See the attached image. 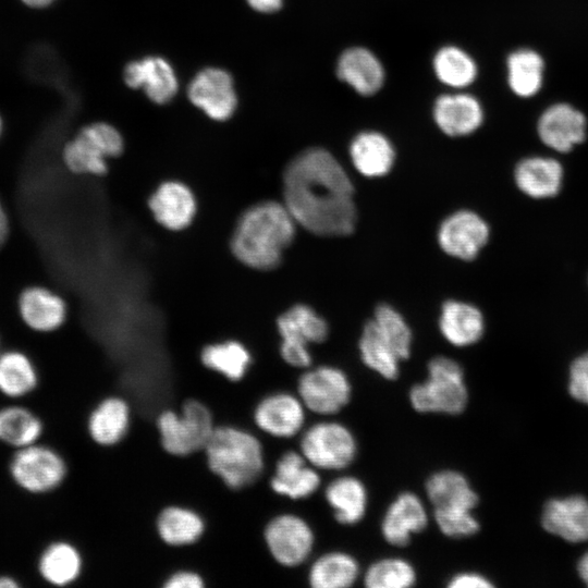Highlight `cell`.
<instances>
[{"mask_svg":"<svg viewBox=\"0 0 588 588\" xmlns=\"http://www.w3.org/2000/svg\"><path fill=\"white\" fill-rule=\"evenodd\" d=\"M284 205L297 224L320 236L351 234L356 224L352 182L327 150L298 154L283 174Z\"/></svg>","mask_w":588,"mask_h":588,"instance_id":"obj_1","label":"cell"},{"mask_svg":"<svg viewBox=\"0 0 588 588\" xmlns=\"http://www.w3.org/2000/svg\"><path fill=\"white\" fill-rule=\"evenodd\" d=\"M296 224L284 204L273 200L256 204L241 216L235 226L232 253L250 268L273 269L293 241Z\"/></svg>","mask_w":588,"mask_h":588,"instance_id":"obj_2","label":"cell"},{"mask_svg":"<svg viewBox=\"0 0 588 588\" xmlns=\"http://www.w3.org/2000/svg\"><path fill=\"white\" fill-rule=\"evenodd\" d=\"M204 452L210 471L233 490L254 483L265 467L260 441L238 427L216 426Z\"/></svg>","mask_w":588,"mask_h":588,"instance_id":"obj_3","label":"cell"},{"mask_svg":"<svg viewBox=\"0 0 588 588\" xmlns=\"http://www.w3.org/2000/svg\"><path fill=\"white\" fill-rule=\"evenodd\" d=\"M156 426L162 449L177 457L204 451L216 428L211 411L195 399L186 400L180 412L162 411Z\"/></svg>","mask_w":588,"mask_h":588,"instance_id":"obj_4","label":"cell"},{"mask_svg":"<svg viewBox=\"0 0 588 588\" xmlns=\"http://www.w3.org/2000/svg\"><path fill=\"white\" fill-rule=\"evenodd\" d=\"M467 399L462 367L444 356L432 358L428 363L427 380L409 391L411 404L419 413L456 415L464 411Z\"/></svg>","mask_w":588,"mask_h":588,"instance_id":"obj_5","label":"cell"},{"mask_svg":"<svg viewBox=\"0 0 588 588\" xmlns=\"http://www.w3.org/2000/svg\"><path fill=\"white\" fill-rule=\"evenodd\" d=\"M123 148V137L114 126L95 122L65 145L63 159L74 173L102 175L108 171L107 158L120 156Z\"/></svg>","mask_w":588,"mask_h":588,"instance_id":"obj_6","label":"cell"},{"mask_svg":"<svg viewBox=\"0 0 588 588\" xmlns=\"http://www.w3.org/2000/svg\"><path fill=\"white\" fill-rule=\"evenodd\" d=\"M301 451L315 468L338 470L347 467L357 453L356 440L348 428L334 421L309 427L302 437Z\"/></svg>","mask_w":588,"mask_h":588,"instance_id":"obj_7","label":"cell"},{"mask_svg":"<svg viewBox=\"0 0 588 588\" xmlns=\"http://www.w3.org/2000/svg\"><path fill=\"white\" fill-rule=\"evenodd\" d=\"M9 469L14 482L30 493L54 490L68 471L63 457L57 451L36 443L19 449Z\"/></svg>","mask_w":588,"mask_h":588,"instance_id":"obj_8","label":"cell"},{"mask_svg":"<svg viewBox=\"0 0 588 588\" xmlns=\"http://www.w3.org/2000/svg\"><path fill=\"white\" fill-rule=\"evenodd\" d=\"M298 396L306 408L330 415L350 401L352 387L345 372L332 366H320L304 372L297 384Z\"/></svg>","mask_w":588,"mask_h":588,"instance_id":"obj_9","label":"cell"},{"mask_svg":"<svg viewBox=\"0 0 588 588\" xmlns=\"http://www.w3.org/2000/svg\"><path fill=\"white\" fill-rule=\"evenodd\" d=\"M264 539L271 556L287 567L306 561L315 541L309 524L294 514H281L269 520Z\"/></svg>","mask_w":588,"mask_h":588,"instance_id":"obj_10","label":"cell"},{"mask_svg":"<svg viewBox=\"0 0 588 588\" xmlns=\"http://www.w3.org/2000/svg\"><path fill=\"white\" fill-rule=\"evenodd\" d=\"M189 101L213 121L230 119L237 108L232 75L221 68H206L195 74L187 88Z\"/></svg>","mask_w":588,"mask_h":588,"instance_id":"obj_11","label":"cell"},{"mask_svg":"<svg viewBox=\"0 0 588 588\" xmlns=\"http://www.w3.org/2000/svg\"><path fill=\"white\" fill-rule=\"evenodd\" d=\"M490 230L487 222L477 213L460 210L446 217L440 224L438 242L448 255L471 260L487 244Z\"/></svg>","mask_w":588,"mask_h":588,"instance_id":"obj_12","label":"cell"},{"mask_svg":"<svg viewBox=\"0 0 588 588\" xmlns=\"http://www.w3.org/2000/svg\"><path fill=\"white\" fill-rule=\"evenodd\" d=\"M124 83L142 89L157 105L170 102L179 90V79L171 63L159 56H148L128 62L123 71Z\"/></svg>","mask_w":588,"mask_h":588,"instance_id":"obj_13","label":"cell"},{"mask_svg":"<svg viewBox=\"0 0 588 588\" xmlns=\"http://www.w3.org/2000/svg\"><path fill=\"white\" fill-rule=\"evenodd\" d=\"M253 418L264 432L275 438H291L298 433L304 425L305 405L299 396L277 392L258 402Z\"/></svg>","mask_w":588,"mask_h":588,"instance_id":"obj_14","label":"cell"},{"mask_svg":"<svg viewBox=\"0 0 588 588\" xmlns=\"http://www.w3.org/2000/svg\"><path fill=\"white\" fill-rule=\"evenodd\" d=\"M585 115L568 103H555L547 108L538 121L541 142L553 150L566 152L586 137Z\"/></svg>","mask_w":588,"mask_h":588,"instance_id":"obj_15","label":"cell"},{"mask_svg":"<svg viewBox=\"0 0 588 588\" xmlns=\"http://www.w3.org/2000/svg\"><path fill=\"white\" fill-rule=\"evenodd\" d=\"M428 525V513L421 500L412 492H402L389 505L381 523V534L395 547L408 544L414 534Z\"/></svg>","mask_w":588,"mask_h":588,"instance_id":"obj_16","label":"cell"},{"mask_svg":"<svg viewBox=\"0 0 588 588\" xmlns=\"http://www.w3.org/2000/svg\"><path fill=\"white\" fill-rule=\"evenodd\" d=\"M148 206L157 222L172 231L188 226L196 213L194 194L177 181L160 184L150 196Z\"/></svg>","mask_w":588,"mask_h":588,"instance_id":"obj_17","label":"cell"},{"mask_svg":"<svg viewBox=\"0 0 588 588\" xmlns=\"http://www.w3.org/2000/svg\"><path fill=\"white\" fill-rule=\"evenodd\" d=\"M543 528L571 542L588 540V501L579 495L549 501L542 514Z\"/></svg>","mask_w":588,"mask_h":588,"instance_id":"obj_18","label":"cell"},{"mask_svg":"<svg viewBox=\"0 0 588 588\" xmlns=\"http://www.w3.org/2000/svg\"><path fill=\"white\" fill-rule=\"evenodd\" d=\"M439 128L449 136H465L482 123L483 111L479 101L467 94L443 95L433 107Z\"/></svg>","mask_w":588,"mask_h":588,"instance_id":"obj_19","label":"cell"},{"mask_svg":"<svg viewBox=\"0 0 588 588\" xmlns=\"http://www.w3.org/2000/svg\"><path fill=\"white\" fill-rule=\"evenodd\" d=\"M307 463L302 453L285 452L277 462L270 479L273 492L294 500L311 495L320 485V477Z\"/></svg>","mask_w":588,"mask_h":588,"instance_id":"obj_20","label":"cell"},{"mask_svg":"<svg viewBox=\"0 0 588 588\" xmlns=\"http://www.w3.org/2000/svg\"><path fill=\"white\" fill-rule=\"evenodd\" d=\"M514 180L517 187L529 197H553L561 189L563 168L550 157H528L517 163Z\"/></svg>","mask_w":588,"mask_h":588,"instance_id":"obj_21","label":"cell"},{"mask_svg":"<svg viewBox=\"0 0 588 588\" xmlns=\"http://www.w3.org/2000/svg\"><path fill=\"white\" fill-rule=\"evenodd\" d=\"M131 422L128 403L120 396L101 400L87 419V431L100 446L118 444L126 436Z\"/></svg>","mask_w":588,"mask_h":588,"instance_id":"obj_22","label":"cell"},{"mask_svg":"<svg viewBox=\"0 0 588 588\" xmlns=\"http://www.w3.org/2000/svg\"><path fill=\"white\" fill-rule=\"evenodd\" d=\"M336 74L363 96L376 94L384 81V71L377 57L366 48L345 50L339 61Z\"/></svg>","mask_w":588,"mask_h":588,"instance_id":"obj_23","label":"cell"},{"mask_svg":"<svg viewBox=\"0 0 588 588\" xmlns=\"http://www.w3.org/2000/svg\"><path fill=\"white\" fill-rule=\"evenodd\" d=\"M439 328L445 340L454 346H468L482 336L485 320L474 305L450 299L442 305Z\"/></svg>","mask_w":588,"mask_h":588,"instance_id":"obj_24","label":"cell"},{"mask_svg":"<svg viewBox=\"0 0 588 588\" xmlns=\"http://www.w3.org/2000/svg\"><path fill=\"white\" fill-rule=\"evenodd\" d=\"M350 155L356 170L367 177L385 175L395 159L390 140L384 135L371 131L363 132L353 139Z\"/></svg>","mask_w":588,"mask_h":588,"instance_id":"obj_25","label":"cell"},{"mask_svg":"<svg viewBox=\"0 0 588 588\" xmlns=\"http://www.w3.org/2000/svg\"><path fill=\"white\" fill-rule=\"evenodd\" d=\"M19 305L23 320L36 331L56 330L65 319L66 309L63 299L44 287L25 290Z\"/></svg>","mask_w":588,"mask_h":588,"instance_id":"obj_26","label":"cell"},{"mask_svg":"<svg viewBox=\"0 0 588 588\" xmlns=\"http://www.w3.org/2000/svg\"><path fill=\"white\" fill-rule=\"evenodd\" d=\"M426 493L434 509L470 510L478 497L464 475L455 470H440L426 481Z\"/></svg>","mask_w":588,"mask_h":588,"instance_id":"obj_27","label":"cell"},{"mask_svg":"<svg viewBox=\"0 0 588 588\" xmlns=\"http://www.w3.org/2000/svg\"><path fill=\"white\" fill-rule=\"evenodd\" d=\"M156 530L161 541L168 546H189L203 536L205 522L192 509L169 505L159 512L156 518Z\"/></svg>","mask_w":588,"mask_h":588,"instance_id":"obj_28","label":"cell"},{"mask_svg":"<svg viewBox=\"0 0 588 588\" xmlns=\"http://www.w3.org/2000/svg\"><path fill=\"white\" fill-rule=\"evenodd\" d=\"M324 495L339 523L353 525L363 519L368 497L359 479L352 476L338 477L328 485Z\"/></svg>","mask_w":588,"mask_h":588,"instance_id":"obj_29","label":"cell"},{"mask_svg":"<svg viewBox=\"0 0 588 588\" xmlns=\"http://www.w3.org/2000/svg\"><path fill=\"white\" fill-rule=\"evenodd\" d=\"M282 341L309 345L321 343L328 338L327 321L313 308L306 305H295L284 311L277 321Z\"/></svg>","mask_w":588,"mask_h":588,"instance_id":"obj_30","label":"cell"},{"mask_svg":"<svg viewBox=\"0 0 588 588\" xmlns=\"http://www.w3.org/2000/svg\"><path fill=\"white\" fill-rule=\"evenodd\" d=\"M83 567L79 551L66 541L49 544L38 561L40 576L53 586H68L75 581Z\"/></svg>","mask_w":588,"mask_h":588,"instance_id":"obj_31","label":"cell"},{"mask_svg":"<svg viewBox=\"0 0 588 588\" xmlns=\"http://www.w3.org/2000/svg\"><path fill=\"white\" fill-rule=\"evenodd\" d=\"M201 364L230 381H240L252 363L249 351L241 342L229 340L206 345L200 353Z\"/></svg>","mask_w":588,"mask_h":588,"instance_id":"obj_32","label":"cell"},{"mask_svg":"<svg viewBox=\"0 0 588 588\" xmlns=\"http://www.w3.org/2000/svg\"><path fill=\"white\" fill-rule=\"evenodd\" d=\"M359 576L357 561L344 552H329L317 559L308 574L314 588H346Z\"/></svg>","mask_w":588,"mask_h":588,"instance_id":"obj_33","label":"cell"},{"mask_svg":"<svg viewBox=\"0 0 588 588\" xmlns=\"http://www.w3.org/2000/svg\"><path fill=\"white\" fill-rule=\"evenodd\" d=\"M507 81L514 94L528 98L535 96L543 83L544 62L531 49H519L507 58Z\"/></svg>","mask_w":588,"mask_h":588,"instance_id":"obj_34","label":"cell"},{"mask_svg":"<svg viewBox=\"0 0 588 588\" xmlns=\"http://www.w3.org/2000/svg\"><path fill=\"white\" fill-rule=\"evenodd\" d=\"M358 346L362 360L368 368L385 379L397 378L401 358L381 336L372 319L364 326Z\"/></svg>","mask_w":588,"mask_h":588,"instance_id":"obj_35","label":"cell"},{"mask_svg":"<svg viewBox=\"0 0 588 588\" xmlns=\"http://www.w3.org/2000/svg\"><path fill=\"white\" fill-rule=\"evenodd\" d=\"M38 376L30 359L23 353L10 351L0 355V392L21 397L36 389Z\"/></svg>","mask_w":588,"mask_h":588,"instance_id":"obj_36","label":"cell"},{"mask_svg":"<svg viewBox=\"0 0 588 588\" xmlns=\"http://www.w3.org/2000/svg\"><path fill=\"white\" fill-rule=\"evenodd\" d=\"M42 422L32 411L9 406L0 411V440L17 449L36 443L42 433Z\"/></svg>","mask_w":588,"mask_h":588,"instance_id":"obj_37","label":"cell"},{"mask_svg":"<svg viewBox=\"0 0 588 588\" xmlns=\"http://www.w3.org/2000/svg\"><path fill=\"white\" fill-rule=\"evenodd\" d=\"M433 68L438 78L454 88L470 85L477 75V65L473 58L453 46L443 47L436 53Z\"/></svg>","mask_w":588,"mask_h":588,"instance_id":"obj_38","label":"cell"},{"mask_svg":"<svg viewBox=\"0 0 588 588\" xmlns=\"http://www.w3.org/2000/svg\"><path fill=\"white\" fill-rule=\"evenodd\" d=\"M364 581L368 588H408L416 581V572L404 559L385 558L367 568Z\"/></svg>","mask_w":588,"mask_h":588,"instance_id":"obj_39","label":"cell"},{"mask_svg":"<svg viewBox=\"0 0 588 588\" xmlns=\"http://www.w3.org/2000/svg\"><path fill=\"white\" fill-rule=\"evenodd\" d=\"M372 321L401 360L408 358L412 331L400 313L388 304H381L376 308Z\"/></svg>","mask_w":588,"mask_h":588,"instance_id":"obj_40","label":"cell"},{"mask_svg":"<svg viewBox=\"0 0 588 588\" xmlns=\"http://www.w3.org/2000/svg\"><path fill=\"white\" fill-rule=\"evenodd\" d=\"M433 516L441 532L451 538L469 537L479 530L470 510L434 509Z\"/></svg>","mask_w":588,"mask_h":588,"instance_id":"obj_41","label":"cell"},{"mask_svg":"<svg viewBox=\"0 0 588 588\" xmlns=\"http://www.w3.org/2000/svg\"><path fill=\"white\" fill-rule=\"evenodd\" d=\"M568 390L574 399L588 405V352L573 362Z\"/></svg>","mask_w":588,"mask_h":588,"instance_id":"obj_42","label":"cell"},{"mask_svg":"<svg viewBox=\"0 0 588 588\" xmlns=\"http://www.w3.org/2000/svg\"><path fill=\"white\" fill-rule=\"evenodd\" d=\"M280 354L285 363L293 367L305 368L311 364L308 345L281 341Z\"/></svg>","mask_w":588,"mask_h":588,"instance_id":"obj_43","label":"cell"},{"mask_svg":"<svg viewBox=\"0 0 588 588\" xmlns=\"http://www.w3.org/2000/svg\"><path fill=\"white\" fill-rule=\"evenodd\" d=\"M204 578L193 571H177L171 574L164 581V588H203Z\"/></svg>","mask_w":588,"mask_h":588,"instance_id":"obj_44","label":"cell"},{"mask_svg":"<svg viewBox=\"0 0 588 588\" xmlns=\"http://www.w3.org/2000/svg\"><path fill=\"white\" fill-rule=\"evenodd\" d=\"M493 586L486 577L476 573H460L448 583L450 588H489Z\"/></svg>","mask_w":588,"mask_h":588,"instance_id":"obj_45","label":"cell"},{"mask_svg":"<svg viewBox=\"0 0 588 588\" xmlns=\"http://www.w3.org/2000/svg\"><path fill=\"white\" fill-rule=\"evenodd\" d=\"M248 5L260 13H273L281 9L283 0H246Z\"/></svg>","mask_w":588,"mask_h":588,"instance_id":"obj_46","label":"cell"},{"mask_svg":"<svg viewBox=\"0 0 588 588\" xmlns=\"http://www.w3.org/2000/svg\"><path fill=\"white\" fill-rule=\"evenodd\" d=\"M24 5L30 9H45L53 4L57 0H20Z\"/></svg>","mask_w":588,"mask_h":588,"instance_id":"obj_47","label":"cell"},{"mask_svg":"<svg viewBox=\"0 0 588 588\" xmlns=\"http://www.w3.org/2000/svg\"><path fill=\"white\" fill-rule=\"evenodd\" d=\"M8 233V220L0 204V247L4 243Z\"/></svg>","mask_w":588,"mask_h":588,"instance_id":"obj_48","label":"cell"},{"mask_svg":"<svg viewBox=\"0 0 588 588\" xmlns=\"http://www.w3.org/2000/svg\"><path fill=\"white\" fill-rule=\"evenodd\" d=\"M578 573L581 579L588 585V552L580 559L578 563Z\"/></svg>","mask_w":588,"mask_h":588,"instance_id":"obj_49","label":"cell"},{"mask_svg":"<svg viewBox=\"0 0 588 588\" xmlns=\"http://www.w3.org/2000/svg\"><path fill=\"white\" fill-rule=\"evenodd\" d=\"M19 586V583L13 577L0 576V588H17Z\"/></svg>","mask_w":588,"mask_h":588,"instance_id":"obj_50","label":"cell"},{"mask_svg":"<svg viewBox=\"0 0 588 588\" xmlns=\"http://www.w3.org/2000/svg\"><path fill=\"white\" fill-rule=\"evenodd\" d=\"M2 128H3V122H2V119H1V117H0V136H1V134H2Z\"/></svg>","mask_w":588,"mask_h":588,"instance_id":"obj_51","label":"cell"}]
</instances>
